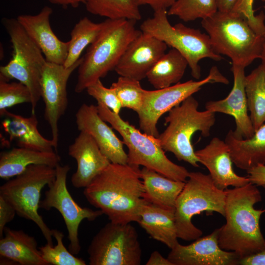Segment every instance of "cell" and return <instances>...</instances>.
<instances>
[{"mask_svg":"<svg viewBox=\"0 0 265 265\" xmlns=\"http://www.w3.org/2000/svg\"><path fill=\"white\" fill-rule=\"evenodd\" d=\"M83 194L115 223L137 222L148 202L143 198L139 166L129 164L110 163L84 188Z\"/></svg>","mask_w":265,"mask_h":265,"instance_id":"6da1fadb","label":"cell"},{"mask_svg":"<svg viewBox=\"0 0 265 265\" xmlns=\"http://www.w3.org/2000/svg\"><path fill=\"white\" fill-rule=\"evenodd\" d=\"M225 190L226 223L219 228L220 247L235 252L240 259L265 249V238L260 226V217L265 209L254 208L262 201L257 186L249 183Z\"/></svg>","mask_w":265,"mask_h":265,"instance_id":"7a4b0ae2","label":"cell"},{"mask_svg":"<svg viewBox=\"0 0 265 265\" xmlns=\"http://www.w3.org/2000/svg\"><path fill=\"white\" fill-rule=\"evenodd\" d=\"M136 21L106 19L95 40L89 45L78 67L75 91L80 93L114 70L126 49L141 32Z\"/></svg>","mask_w":265,"mask_h":265,"instance_id":"3957f363","label":"cell"},{"mask_svg":"<svg viewBox=\"0 0 265 265\" xmlns=\"http://www.w3.org/2000/svg\"><path fill=\"white\" fill-rule=\"evenodd\" d=\"M215 53L229 57L232 65L244 68L261 58L264 36L258 34L243 15L217 11L202 20Z\"/></svg>","mask_w":265,"mask_h":265,"instance_id":"277c9868","label":"cell"},{"mask_svg":"<svg viewBox=\"0 0 265 265\" xmlns=\"http://www.w3.org/2000/svg\"><path fill=\"white\" fill-rule=\"evenodd\" d=\"M199 103L189 96L180 104L172 108L165 118L167 127L157 137L165 152L173 153L179 161L199 167V160L192 144V137L197 132L203 136L210 135L215 122V113L207 110L199 111Z\"/></svg>","mask_w":265,"mask_h":265,"instance_id":"5b68a950","label":"cell"},{"mask_svg":"<svg viewBox=\"0 0 265 265\" xmlns=\"http://www.w3.org/2000/svg\"><path fill=\"white\" fill-rule=\"evenodd\" d=\"M100 117L121 135L128 149L127 164L152 169L171 179L186 182L189 172L170 160L157 137L142 133L104 104L98 102Z\"/></svg>","mask_w":265,"mask_h":265,"instance_id":"8992f818","label":"cell"},{"mask_svg":"<svg viewBox=\"0 0 265 265\" xmlns=\"http://www.w3.org/2000/svg\"><path fill=\"white\" fill-rule=\"evenodd\" d=\"M226 190L218 189L209 174L189 172L175 207L177 236L186 241L195 240L201 237L202 230L192 223V217L206 212H216L225 216Z\"/></svg>","mask_w":265,"mask_h":265,"instance_id":"52a82bcc","label":"cell"},{"mask_svg":"<svg viewBox=\"0 0 265 265\" xmlns=\"http://www.w3.org/2000/svg\"><path fill=\"white\" fill-rule=\"evenodd\" d=\"M168 16L167 9L155 11L152 18L141 24L140 30L178 51L187 60L192 77L199 80L201 76L199 62L201 59L209 58L219 61L223 58L213 50L208 34L182 23L172 25Z\"/></svg>","mask_w":265,"mask_h":265,"instance_id":"ba28073f","label":"cell"},{"mask_svg":"<svg viewBox=\"0 0 265 265\" xmlns=\"http://www.w3.org/2000/svg\"><path fill=\"white\" fill-rule=\"evenodd\" d=\"M55 177V167L32 164L0 187V196L13 206L19 216L33 222L51 245H53L52 230L38 213V209L42 190L52 185Z\"/></svg>","mask_w":265,"mask_h":265,"instance_id":"9c48e42d","label":"cell"},{"mask_svg":"<svg viewBox=\"0 0 265 265\" xmlns=\"http://www.w3.org/2000/svg\"><path fill=\"white\" fill-rule=\"evenodd\" d=\"M2 23L10 37L13 53L9 62L0 66V78L7 81L15 79L28 87L31 95L32 113H34L41 97V74L47 61L17 19L4 18Z\"/></svg>","mask_w":265,"mask_h":265,"instance_id":"30bf717a","label":"cell"},{"mask_svg":"<svg viewBox=\"0 0 265 265\" xmlns=\"http://www.w3.org/2000/svg\"><path fill=\"white\" fill-rule=\"evenodd\" d=\"M90 265H139L142 250L130 223L110 221L93 238L87 249Z\"/></svg>","mask_w":265,"mask_h":265,"instance_id":"8fae6325","label":"cell"},{"mask_svg":"<svg viewBox=\"0 0 265 265\" xmlns=\"http://www.w3.org/2000/svg\"><path fill=\"white\" fill-rule=\"evenodd\" d=\"M215 82L228 84L229 80L214 66L211 68L208 76L201 80L180 82L154 90L144 89L142 104L137 112L140 129L144 132L158 137L159 133L157 125L162 115L197 92L204 85Z\"/></svg>","mask_w":265,"mask_h":265,"instance_id":"7c38bea8","label":"cell"},{"mask_svg":"<svg viewBox=\"0 0 265 265\" xmlns=\"http://www.w3.org/2000/svg\"><path fill=\"white\" fill-rule=\"evenodd\" d=\"M56 177L49 186L44 198L40 201L39 208L49 211L57 210L61 214L68 231L69 251L78 255L81 249L79 238V228L82 220H95L104 213L101 210H93L80 207L73 198L67 187V176L70 170L68 165L58 164L55 167Z\"/></svg>","mask_w":265,"mask_h":265,"instance_id":"4fadbf2b","label":"cell"},{"mask_svg":"<svg viewBox=\"0 0 265 265\" xmlns=\"http://www.w3.org/2000/svg\"><path fill=\"white\" fill-rule=\"evenodd\" d=\"M82 57L69 67L47 61L42 69L41 97L44 104V118L50 126L52 140L56 151L58 144V121L68 106L67 84L72 73L81 63Z\"/></svg>","mask_w":265,"mask_h":265,"instance_id":"5bb4252c","label":"cell"},{"mask_svg":"<svg viewBox=\"0 0 265 265\" xmlns=\"http://www.w3.org/2000/svg\"><path fill=\"white\" fill-rule=\"evenodd\" d=\"M219 228L212 233L183 245L178 242L167 258L173 265H237L240 259L235 252L221 249L218 244Z\"/></svg>","mask_w":265,"mask_h":265,"instance_id":"9a60e30c","label":"cell"},{"mask_svg":"<svg viewBox=\"0 0 265 265\" xmlns=\"http://www.w3.org/2000/svg\"><path fill=\"white\" fill-rule=\"evenodd\" d=\"M167 48L163 41L141 31L129 45L114 70L120 76L140 81L146 78Z\"/></svg>","mask_w":265,"mask_h":265,"instance_id":"2e32d148","label":"cell"},{"mask_svg":"<svg viewBox=\"0 0 265 265\" xmlns=\"http://www.w3.org/2000/svg\"><path fill=\"white\" fill-rule=\"evenodd\" d=\"M244 68L232 65L231 68L234 76L233 86L224 99L210 101L205 104V109L214 113L229 115L235 119L236 128L233 130L237 139H248L255 133L248 107L245 90V75Z\"/></svg>","mask_w":265,"mask_h":265,"instance_id":"e0dca14e","label":"cell"},{"mask_svg":"<svg viewBox=\"0 0 265 265\" xmlns=\"http://www.w3.org/2000/svg\"><path fill=\"white\" fill-rule=\"evenodd\" d=\"M78 129L88 133L111 163L127 164L124 142L100 116L97 106L83 104L76 113Z\"/></svg>","mask_w":265,"mask_h":265,"instance_id":"ac0fdd59","label":"cell"},{"mask_svg":"<svg viewBox=\"0 0 265 265\" xmlns=\"http://www.w3.org/2000/svg\"><path fill=\"white\" fill-rule=\"evenodd\" d=\"M52 8L45 6L36 15H21L16 18L25 31L43 53L48 62L64 65L69 41L60 40L50 24Z\"/></svg>","mask_w":265,"mask_h":265,"instance_id":"d6986e66","label":"cell"},{"mask_svg":"<svg viewBox=\"0 0 265 265\" xmlns=\"http://www.w3.org/2000/svg\"><path fill=\"white\" fill-rule=\"evenodd\" d=\"M195 153L218 189L224 190L230 186L240 187L250 183L247 176H239L234 171L230 148L225 141L214 137L205 147Z\"/></svg>","mask_w":265,"mask_h":265,"instance_id":"ffe728a7","label":"cell"},{"mask_svg":"<svg viewBox=\"0 0 265 265\" xmlns=\"http://www.w3.org/2000/svg\"><path fill=\"white\" fill-rule=\"evenodd\" d=\"M68 148V154L77 164L71 181L76 188H85L111 162L102 153L96 142L88 133L80 131Z\"/></svg>","mask_w":265,"mask_h":265,"instance_id":"44dd1931","label":"cell"},{"mask_svg":"<svg viewBox=\"0 0 265 265\" xmlns=\"http://www.w3.org/2000/svg\"><path fill=\"white\" fill-rule=\"evenodd\" d=\"M0 114L4 117L1 122L2 129L9 136L10 141H15L18 147L45 152L55 150L52 140L45 138L40 133L35 113L24 117L6 109Z\"/></svg>","mask_w":265,"mask_h":265,"instance_id":"7402d4cb","label":"cell"},{"mask_svg":"<svg viewBox=\"0 0 265 265\" xmlns=\"http://www.w3.org/2000/svg\"><path fill=\"white\" fill-rule=\"evenodd\" d=\"M137 223L151 238L170 249L178 242L175 210L147 202L141 209Z\"/></svg>","mask_w":265,"mask_h":265,"instance_id":"603a6c76","label":"cell"},{"mask_svg":"<svg viewBox=\"0 0 265 265\" xmlns=\"http://www.w3.org/2000/svg\"><path fill=\"white\" fill-rule=\"evenodd\" d=\"M37 245L34 237L5 227L0 239V255L21 265H49Z\"/></svg>","mask_w":265,"mask_h":265,"instance_id":"cb8c5ba5","label":"cell"},{"mask_svg":"<svg viewBox=\"0 0 265 265\" xmlns=\"http://www.w3.org/2000/svg\"><path fill=\"white\" fill-rule=\"evenodd\" d=\"M61 160L54 151H40L14 147L0 155V178L9 180L22 173L32 164H44L55 167Z\"/></svg>","mask_w":265,"mask_h":265,"instance_id":"d4e9b609","label":"cell"},{"mask_svg":"<svg viewBox=\"0 0 265 265\" xmlns=\"http://www.w3.org/2000/svg\"><path fill=\"white\" fill-rule=\"evenodd\" d=\"M140 177L145 200L163 208L175 210L176 200L185 182L171 179L145 167L140 169Z\"/></svg>","mask_w":265,"mask_h":265,"instance_id":"484cf974","label":"cell"},{"mask_svg":"<svg viewBox=\"0 0 265 265\" xmlns=\"http://www.w3.org/2000/svg\"><path fill=\"white\" fill-rule=\"evenodd\" d=\"M225 141L230 148L233 163L238 168L246 171L258 164L265 165V123L248 139L236 138L230 130Z\"/></svg>","mask_w":265,"mask_h":265,"instance_id":"4316f807","label":"cell"},{"mask_svg":"<svg viewBox=\"0 0 265 265\" xmlns=\"http://www.w3.org/2000/svg\"><path fill=\"white\" fill-rule=\"evenodd\" d=\"M187 66L186 58L172 48L157 61L146 78L156 89L167 87L180 82Z\"/></svg>","mask_w":265,"mask_h":265,"instance_id":"83f0119b","label":"cell"},{"mask_svg":"<svg viewBox=\"0 0 265 265\" xmlns=\"http://www.w3.org/2000/svg\"><path fill=\"white\" fill-rule=\"evenodd\" d=\"M248 110L255 132L265 122V66L261 64L245 77Z\"/></svg>","mask_w":265,"mask_h":265,"instance_id":"f1b7e54d","label":"cell"},{"mask_svg":"<svg viewBox=\"0 0 265 265\" xmlns=\"http://www.w3.org/2000/svg\"><path fill=\"white\" fill-rule=\"evenodd\" d=\"M88 12L109 19H141L139 7L133 0H83Z\"/></svg>","mask_w":265,"mask_h":265,"instance_id":"f546056e","label":"cell"},{"mask_svg":"<svg viewBox=\"0 0 265 265\" xmlns=\"http://www.w3.org/2000/svg\"><path fill=\"white\" fill-rule=\"evenodd\" d=\"M102 27V22L94 23L87 17L78 22L70 33L68 54L63 65L65 67L71 66L80 58L82 51L95 40Z\"/></svg>","mask_w":265,"mask_h":265,"instance_id":"4dcf8cb0","label":"cell"},{"mask_svg":"<svg viewBox=\"0 0 265 265\" xmlns=\"http://www.w3.org/2000/svg\"><path fill=\"white\" fill-rule=\"evenodd\" d=\"M217 11L215 0H176L167 10L185 22L208 18Z\"/></svg>","mask_w":265,"mask_h":265,"instance_id":"1f68e13d","label":"cell"},{"mask_svg":"<svg viewBox=\"0 0 265 265\" xmlns=\"http://www.w3.org/2000/svg\"><path fill=\"white\" fill-rule=\"evenodd\" d=\"M53 237L56 241L54 246L49 243L39 247L43 259L49 264L53 265H85V262L77 257L68 250L63 243V233L53 229Z\"/></svg>","mask_w":265,"mask_h":265,"instance_id":"d6a6232c","label":"cell"},{"mask_svg":"<svg viewBox=\"0 0 265 265\" xmlns=\"http://www.w3.org/2000/svg\"><path fill=\"white\" fill-rule=\"evenodd\" d=\"M110 87L114 90L123 107L131 109L136 112L139 110L142 104L144 90L139 80L119 76Z\"/></svg>","mask_w":265,"mask_h":265,"instance_id":"836d02e7","label":"cell"},{"mask_svg":"<svg viewBox=\"0 0 265 265\" xmlns=\"http://www.w3.org/2000/svg\"><path fill=\"white\" fill-rule=\"evenodd\" d=\"M8 81L0 78V113L17 105L31 102L30 92L26 85Z\"/></svg>","mask_w":265,"mask_h":265,"instance_id":"e575fe53","label":"cell"},{"mask_svg":"<svg viewBox=\"0 0 265 265\" xmlns=\"http://www.w3.org/2000/svg\"><path fill=\"white\" fill-rule=\"evenodd\" d=\"M89 95L94 98L97 103L99 102L110 109L115 113L119 114L123 107L122 104L114 90L105 87L98 80L86 88Z\"/></svg>","mask_w":265,"mask_h":265,"instance_id":"d590c367","label":"cell"},{"mask_svg":"<svg viewBox=\"0 0 265 265\" xmlns=\"http://www.w3.org/2000/svg\"><path fill=\"white\" fill-rule=\"evenodd\" d=\"M254 0H239L232 12L243 15L249 21L254 30L259 34L263 35L265 32V15L261 11L255 15L253 8ZM265 2V0H261Z\"/></svg>","mask_w":265,"mask_h":265,"instance_id":"8d00e7d4","label":"cell"},{"mask_svg":"<svg viewBox=\"0 0 265 265\" xmlns=\"http://www.w3.org/2000/svg\"><path fill=\"white\" fill-rule=\"evenodd\" d=\"M16 213L13 206L4 198L0 196V237L3 236L6 225L11 221Z\"/></svg>","mask_w":265,"mask_h":265,"instance_id":"74e56055","label":"cell"},{"mask_svg":"<svg viewBox=\"0 0 265 265\" xmlns=\"http://www.w3.org/2000/svg\"><path fill=\"white\" fill-rule=\"evenodd\" d=\"M246 172L250 183L265 188V165L258 164Z\"/></svg>","mask_w":265,"mask_h":265,"instance_id":"f35d334b","label":"cell"},{"mask_svg":"<svg viewBox=\"0 0 265 265\" xmlns=\"http://www.w3.org/2000/svg\"><path fill=\"white\" fill-rule=\"evenodd\" d=\"M139 7L141 5H148L153 10L169 8L176 0H133Z\"/></svg>","mask_w":265,"mask_h":265,"instance_id":"ab89813d","label":"cell"},{"mask_svg":"<svg viewBox=\"0 0 265 265\" xmlns=\"http://www.w3.org/2000/svg\"><path fill=\"white\" fill-rule=\"evenodd\" d=\"M238 265H265V249L240 259Z\"/></svg>","mask_w":265,"mask_h":265,"instance_id":"60d3db41","label":"cell"},{"mask_svg":"<svg viewBox=\"0 0 265 265\" xmlns=\"http://www.w3.org/2000/svg\"><path fill=\"white\" fill-rule=\"evenodd\" d=\"M146 265H173L171 262L163 257L158 251H155L151 254Z\"/></svg>","mask_w":265,"mask_h":265,"instance_id":"b9f144b4","label":"cell"},{"mask_svg":"<svg viewBox=\"0 0 265 265\" xmlns=\"http://www.w3.org/2000/svg\"><path fill=\"white\" fill-rule=\"evenodd\" d=\"M239 0H215L217 11L222 12H232Z\"/></svg>","mask_w":265,"mask_h":265,"instance_id":"7bdbcfd3","label":"cell"},{"mask_svg":"<svg viewBox=\"0 0 265 265\" xmlns=\"http://www.w3.org/2000/svg\"><path fill=\"white\" fill-rule=\"evenodd\" d=\"M53 4L60 5L64 8L68 6L76 8L79 6L80 3H83V0H48Z\"/></svg>","mask_w":265,"mask_h":265,"instance_id":"ee69618b","label":"cell"},{"mask_svg":"<svg viewBox=\"0 0 265 265\" xmlns=\"http://www.w3.org/2000/svg\"><path fill=\"white\" fill-rule=\"evenodd\" d=\"M264 7V9H265V6ZM260 59L262 60L261 64L265 66V32L264 34L263 47L262 55H261V57Z\"/></svg>","mask_w":265,"mask_h":265,"instance_id":"f6af8a7d","label":"cell"}]
</instances>
